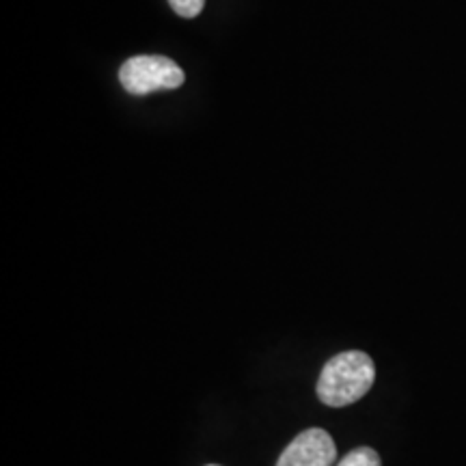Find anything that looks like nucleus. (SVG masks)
I'll use <instances>...</instances> for the list:
<instances>
[{
    "mask_svg": "<svg viewBox=\"0 0 466 466\" xmlns=\"http://www.w3.org/2000/svg\"><path fill=\"white\" fill-rule=\"evenodd\" d=\"M376 367L374 360L359 350L337 354L324 365L318 378V398L330 408H343L365 398L374 387Z\"/></svg>",
    "mask_w": 466,
    "mask_h": 466,
    "instance_id": "nucleus-1",
    "label": "nucleus"
},
{
    "mask_svg": "<svg viewBox=\"0 0 466 466\" xmlns=\"http://www.w3.org/2000/svg\"><path fill=\"white\" fill-rule=\"evenodd\" d=\"M184 80V69L173 58L160 55L132 56L119 69V83L132 96L179 89Z\"/></svg>",
    "mask_w": 466,
    "mask_h": 466,
    "instance_id": "nucleus-2",
    "label": "nucleus"
},
{
    "mask_svg": "<svg viewBox=\"0 0 466 466\" xmlns=\"http://www.w3.org/2000/svg\"><path fill=\"white\" fill-rule=\"evenodd\" d=\"M335 460L333 436L322 428H309L285 447L277 466H333Z\"/></svg>",
    "mask_w": 466,
    "mask_h": 466,
    "instance_id": "nucleus-3",
    "label": "nucleus"
},
{
    "mask_svg": "<svg viewBox=\"0 0 466 466\" xmlns=\"http://www.w3.org/2000/svg\"><path fill=\"white\" fill-rule=\"evenodd\" d=\"M337 466H382V464H380V456H378L371 447H359V450H352L350 453H346Z\"/></svg>",
    "mask_w": 466,
    "mask_h": 466,
    "instance_id": "nucleus-4",
    "label": "nucleus"
},
{
    "mask_svg": "<svg viewBox=\"0 0 466 466\" xmlns=\"http://www.w3.org/2000/svg\"><path fill=\"white\" fill-rule=\"evenodd\" d=\"M171 9L182 17H197L206 7V0H168Z\"/></svg>",
    "mask_w": 466,
    "mask_h": 466,
    "instance_id": "nucleus-5",
    "label": "nucleus"
},
{
    "mask_svg": "<svg viewBox=\"0 0 466 466\" xmlns=\"http://www.w3.org/2000/svg\"><path fill=\"white\" fill-rule=\"evenodd\" d=\"M208 466H218V464H208Z\"/></svg>",
    "mask_w": 466,
    "mask_h": 466,
    "instance_id": "nucleus-6",
    "label": "nucleus"
}]
</instances>
